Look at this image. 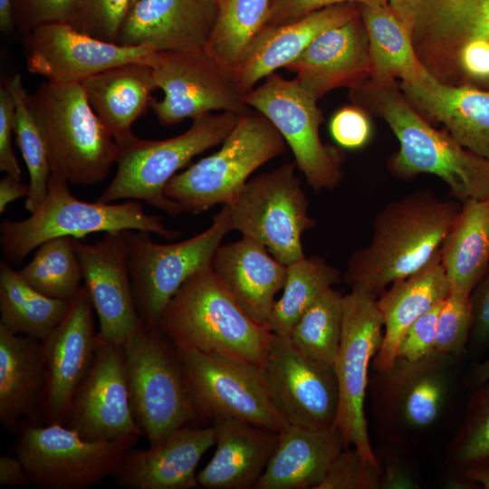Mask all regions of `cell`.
<instances>
[{"label": "cell", "instance_id": "1", "mask_svg": "<svg viewBox=\"0 0 489 489\" xmlns=\"http://www.w3.org/2000/svg\"><path fill=\"white\" fill-rule=\"evenodd\" d=\"M461 206L427 190L389 202L374 219L369 244L350 257L345 282L377 299L394 282L422 270L440 255Z\"/></svg>", "mask_w": 489, "mask_h": 489}, {"label": "cell", "instance_id": "2", "mask_svg": "<svg viewBox=\"0 0 489 489\" xmlns=\"http://www.w3.org/2000/svg\"><path fill=\"white\" fill-rule=\"evenodd\" d=\"M350 90L352 97L369 105L397 137L399 149L388 163L393 174L401 178L435 175L461 203L489 199V159L462 147L446 130L436 129L409 104L397 83L381 86L367 80Z\"/></svg>", "mask_w": 489, "mask_h": 489}, {"label": "cell", "instance_id": "3", "mask_svg": "<svg viewBox=\"0 0 489 489\" xmlns=\"http://www.w3.org/2000/svg\"><path fill=\"white\" fill-rule=\"evenodd\" d=\"M175 348L195 350L263 367L273 333L254 321L220 283L211 265L189 277L155 327Z\"/></svg>", "mask_w": 489, "mask_h": 489}, {"label": "cell", "instance_id": "4", "mask_svg": "<svg viewBox=\"0 0 489 489\" xmlns=\"http://www.w3.org/2000/svg\"><path fill=\"white\" fill-rule=\"evenodd\" d=\"M43 137L51 175L93 185L116 164L118 145L89 103L81 82H44L27 96Z\"/></svg>", "mask_w": 489, "mask_h": 489}, {"label": "cell", "instance_id": "5", "mask_svg": "<svg viewBox=\"0 0 489 489\" xmlns=\"http://www.w3.org/2000/svg\"><path fill=\"white\" fill-rule=\"evenodd\" d=\"M69 183L51 175L43 203L23 220H3L0 248L5 260L19 265L43 243L56 237L83 238L92 233L145 231L174 240L180 232L166 227L161 219L144 211L141 201L88 202L75 197Z\"/></svg>", "mask_w": 489, "mask_h": 489}, {"label": "cell", "instance_id": "6", "mask_svg": "<svg viewBox=\"0 0 489 489\" xmlns=\"http://www.w3.org/2000/svg\"><path fill=\"white\" fill-rule=\"evenodd\" d=\"M235 112L206 113L193 119L184 133L161 140H148L134 134L118 140L117 171L99 201L121 199L146 202L169 216L182 213L164 189L194 157L221 144L240 116Z\"/></svg>", "mask_w": 489, "mask_h": 489}, {"label": "cell", "instance_id": "7", "mask_svg": "<svg viewBox=\"0 0 489 489\" xmlns=\"http://www.w3.org/2000/svg\"><path fill=\"white\" fill-rule=\"evenodd\" d=\"M285 144L264 115L244 113L220 149L175 175L164 193L191 214L226 205L253 172L284 152Z\"/></svg>", "mask_w": 489, "mask_h": 489}, {"label": "cell", "instance_id": "8", "mask_svg": "<svg viewBox=\"0 0 489 489\" xmlns=\"http://www.w3.org/2000/svg\"><path fill=\"white\" fill-rule=\"evenodd\" d=\"M159 333L142 322L123 344L131 408L149 446L199 418L177 351Z\"/></svg>", "mask_w": 489, "mask_h": 489}, {"label": "cell", "instance_id": "9", "mask_svg": "<svg viewBox=\"0 0 489 489\" xmlns=\"http://www.w3.org/2000/svg\"><path fill=\"white\" fill-rule=\"evenodd\" d=\"M139 437L87 440L62 424H31L21 429L14 453L36 487L86 489L111 476Z\"/></svg>", "mask_w": 489, "mask_h": 489}, {"label": "cell", "instance_id": "10", "mask_svg": "<svg viewBox=\"0 0 489 489\" xmlns=\"http://www.w3.org/2000/svg\"><path fill=\"white\" fill-rule=\"evenodd\" d=\"M296 168L287 162L248 179L224 205L232 230L259 242L286 265L305 256L302 235L315 225Z\"/></svg>", "mask_w": 489, "mask_h": 489}, {"label": "cell", "instance_id": "11", "mask_svg": "<svg viewBox=\"0 0 489 489\" xmlns=\"http://www.w3.org/2000/svg\"><path fill=\"white\" fill-rule=\"evenodd\" d=\"M230 231L225 206L214 216L208 228L180 242L158 244L149 232L124 231L133 293L147 327H155L165 306L189 277L211 265Z\"/></svg>", "mask_w": 489, "mask_h": 489}, {"label": "cell", "instance_id": "12", "mask_svg": "<svg viewBox=\"0 0 489 489\" xmlns=\"http://www.w3.org/2000/svg\"><path fill=\"white\" fill-rule=\"evenodd\" d=\"M153 72L161 89V101L150 108L158 122L173 125L213 110L244 114V101L235 75L218 62L206 46L177 51L150 52L142 60Z\"/></svg>", "mask_w": 489, "mask_h": 489}, {"label": "cell", "instance_id": "13", "mask_svg": "<svg viewBox=\"0 0 489 489\" xmlns=\"http://www.w3.org/2000/svg\"><path fill=\"white\" fill-rule=\"evenodd\" d=\"M383 331L375 297L355 288L343 295L341 337L333 363L340 396L334 428L340 433L345 446L355 447L377 465L364 406L369 367L380 349Z\"/></svg>", "mask_w": 489, "mask_h": 489}, {"label": "cell", "instance_id": "14", "mask_svg": "<svg viewBox=\"0 0 489 489\" xmlns=\"http://www.w3.org/2000/svg\"><path fill=\"white\" fill-rule=\"evenodd\" d=\"M199 418L231 417L275 432L289 423L270 395L262 367L176 348Z\"/></svg>", "mask_w": 489, "mask_h": 489}, {"label": "cell", "instance_id": "15", "mask_svg": "<svg viewBox=\"0 0 489 489\" xmlns=\"http://www.w3.org/2000/svg\"><path fill=\"white\" fill-rule=\"evenodd\" d=\"M248 107L264 115L290 147L297 168L315 190L335 188L342 177V156L320 137L322 115L317 99L294 78L273 72L244 93Z\"/></svg>", "mask_w": 489, "mask_h": 489}, {"label": "cell", "instance_id": "16", "mask_svg": "<svg viewBox=\"0 0 489 489\" xmlns=\"http://www.w3.org/2000/svg\"><path fill=\"white\" fill-rule=\"evenodd\" d=\"M421 64L438 81L458 85L463 46L489 40V0H388Z\"/></svg>", "mask_w": 489, "mask_h": 489}, {"label": "cell", "instance_id": "17", "mask_svg": "<svg viewBox=\"0 0 489 489\" xmlns=\"http://www.w3.org/2000/svg\"><path fill=\"white\" fill-rule=\"evenodd\" d=\"M262 369L273 403L290 425L334 427L340 396L333 367L306 356L289 336L273 334Z\"/></svg>", "mask_w": 489, "mask_h": 489}, {"label": "cell", "instance_id": "18", "mask_svg": "<svg viewBox=\"0 0 489 489\" xmlns=\"http://www.w3.org/2000/svg\"><path fill=\"white\" fill-rule=\"evenodd\" d=\"M65 426L87 440L144 436L130 405L123 346L98 337L92 362L74 395Z\"/></svg>", "mask_w": 489, "mask_h": 489}, {"label": "cell", "instance_id": "19", "mask_svg": "<svg viewBox=\"0 0 489 489\" xmlns=\"http://www.w3.org/2000/svg\"><path fill=\"white\" fill-rule=\"evenodd\" d=\"M147 46H123L81 33L67 23L38 26L25 34L26 68L52 82H77L109 68L142 62Z\"/></svg>", "mask_w": 489, "mask_h": 489}, {"label": "cell", "instance_id": "20", "mask_svg": "<svg viewBox=\"0 0 489 489\" xmlns=\"http://www.w3.org/2000/svg\"><path fill=\"white\" fill-rule=\"evenodd\" d=\"M82 280L99 319L98 337L123 346L143 322L135 301L124 231L99 241H75Z\"/></svg>", "mask_w": 489, "mask_h": 489}, {"label": "cell", "instance_id": "21", "mask_svg": "<svg viewBox=\"0 0 489 489\" xmlns=\"http://www.w3.org/2000/svg\"><path fill=\"white\" fill-rule=\"evenodd\" d=\"M93 305L83 284L62 321L42 341L46 368L43 415L65 425L74 395L92 362L97 345Z\"/></svg>", "mask_w": 489, "mask_h": 489}, {"label": "cell", "instance_id": "22", "mask_svg": "<svg viewBox=\"0 0 489 489\" xmlns=\"http://www.w3.org/2000/svg\"><path fill=\"white\" fill-rule=\"evenodd\" d=\"M399 88L425 120L441 123L462 147L489 159V91L441 82L425 67Z\"/></svg>", "mask_w": 489, "mask_h": 489}, {"label": "cell", "instance_id": "23", "mask_svg": "<svg viewBox=\"0 0 489 489\" xmlns=\"http://www.w3.org/2000/svg\"><path fill=\"white\" fill-rule=\"evenodd\" d=\"M216 17V0H137L122 23L117 43L155 52L206 46Z\"/></svg>", "mask_w": 489, "mask_h": 489}, {"label": "cell", "instance_id": "24", "mask_svg": "<svg viewBox=\"0 0 489 489\" xmlns=\"http://www.w3.org/2000/svg\"><path fill=\"white\" fill-rule=\"evenodd\" d=\"M285 68L314 98L340 87H357L370 78L369 41L360 14L319 34Z\"/></svg>", "mask_w": 489, "mask_h": 489}, {"label": "cell", "instance_id": "25", "mask_svg": "<svg viewBox=\"0 0 489 489\" xmlns=\"http://www.w3.org/2000/svg\"><path fill=\"white\" fill-rule=\"evenodd\" d=\"M216 445L214 427H182L149 449L131 450L111 477L125 489H191L198 486L196 469Z\"/></svg>", "mask_w": 489, "mask_h": 489}, {"label": "cell", "instance_id": "26", "mask_svg": "<svg viewBox=\"0 0 489 489\" xmlns=\"http://www.w3.org/2000/svg\"><path fill=\"white\" fill-rule=\"evenodd\" d=\"M211 268L238 305L254 321L266 325L275 295L283 289L287 265L259 242L242 235L218 247Z\"/></svg>", "mask_w": 489, "mask_h": 489}, {"label": "cell", "instance_id": "27", "mask_svg": "<svg viewBox=\"0 0 489 489\" xmlns=\"http://www.w3.org/2000/svg\"><path fill=\"white\" fill-rule=\"evenodd\" d=\"M213 427L216 449L197 474L198 486L254 488L278 445L280 432L225 417L214 418Z\"/></svg>", "mask_w": 489, "mask_h": 489}, {"label": "cell", "instance_id": "28", "mask_svg": "<svg viewBox=\"0 0 489 489\" xmlns=\"http://www.w3.org/2000/svg\"><path fill=\"white\" fill-rule=\"evenodd\" d=\"M359 14L354 3H344L267 27L250 47L236 72L240 90L248 92L260 80L295 60L319 34Z\"/></svg>", "mask_w": 489, "mask_h": 489}, {"label": "cell", "instance_id": "29", "mask_svg": "<svg viewBox=\"0 0 489 489\" xmlns=\"http://www.w3.org/2000/svg\"><path fill=\"white\" fill-rule=\"evenodd\" d=\"M46 368L42 341L0 325V422L14 431L24 417L39 425L44 417Z\"/></svg>", "mask_w": 489, "mask_h": 489}, {"label": "cell", "instance_id": "30", "mask_svg": "<svg viewBox=\"0 0 489 489\" xmlns=\"http://www.w3.org/2000/svg\"><path fill=\"white\" fill-rule=\"evenodd\" d=\"M449 356L437 351L417 361L397 358L381 377V401L402 424L425 428L435 422L445 404Z\"/></svg>", "mask_w": 489, "mask_h": 489}, {"label": "cell", "instance_id": "31", "mask_svg": "<svg viewBox=\"0 0 489 489\" xmlns=\"http://www.w3.org/2000/svg\"><path fill=\"white\" fill-rule=\"evenodd\" d=\"M389 286L377 298L384 325L382 344L372 360L377 372L390 369L406 331L451 292L441 254L422 270Z\"/></svg>", "mask_w": 489, "mask_h": 489}, {"label": "cell", "instance_id": "32", "mask_svg": "<svg viewBox=\"0 0 489 489\" xmlns=\"http://www.w3.org/2000/svg\"><path fill=\"white\" fill-rule=\"evenodd\" d=\"M345 447L334 427L288 425L254 489H316Z\"/></svg>", "mask_w": 489, "mask_h": 489}, {"label": "cell", "instance_id": "33", "mask_svg": "<svg viewBox=\"0 0 489 489\" xmlns=\"http://www.w3.org/2000/svg\"><path fill=\"white\" fill-rule=\"evenodd\" d=\"M95 114L116 141L132 135V124L150 108L157 88L142 62L120 64L80 82Z\"/></svg>", "mask_w": 489, "mask_h": 489}, {"label": "cell", "instance_id": "34", "mask_svg": "<svg viewBox=\"0 0 489 489\" xmlns=\"http://www.w3.org/2000/svg\"><path fill=\"white\" fill-rule=\"evenodd\" d=\"M451 291L470 294L489 269V199L462 203L441 249Z\"/></svg>", "mask_w": 489, "mask_h": 489}, {"label": "cell", "instance_id": "35", "mask_svg": "<svg viewBox=\"0 0 489 489\" xmlns=\"http://www.w3.org/2000/svg\"><path fill=\"white\" fill-rule=\"evenodd\" d=\"M369 41L371 74L377 85L408 81L423 69L410 37L388 3L361 4L360 12Z\"/></svg>", "mask_w": 489, "mask_h": 489}, {"label": "cell", "instance_id": "36", "mask_svg": "<svg viewBox=\"0 0 489 489\" xmlns=\"http://www.w3.org/2000/svg\"><path fill=\"white\" fill-rule=\"evenodd\" d=\"M71 300L48 297L28 284L5 260L0 262V325L44 340L62 321Z\"/></svg>", "mask_w": 489, "mask_h": 489}, {"label": "cell", "instance_id": "37", "mask_svg": "<svg viewBox=\"0 0 489 489\" xmlns=\"http://www.w3.org/2000/svg\"><path fill=\"white\" fill-rule=\"evenodd\" d=\"M216 2V22L206 47L235 75L250 47L269 26L277 0Z\"/></svg>", "mask_w": 489, "mask_h": 489}, {"label": "cell", "instance_id": "38", "mask_svg": "<svg viewBox=\"0 0 489 489\" xmlns=\"http://www.w3.org/2000/svg\"><path fill=\"white\" fill-rule=\"evenodd\" d=\"M340 279V271L319 256H304L288 264L283 294L274 302L267 328L273 334L288 336L311 304Z\"/></svg>", "mask_w": 489, "mask_h": 489}, {"label": "cell", "instance_id": "39", "mask_svg": "<svg viewBox=\"0 0 489 489\" xmlns=\"http://www.w3.org/2000/svg\"><path fill=\"white\" fill-rule=\"evenodd\" d=\"M76 238L61 236L43 243L18 273L33 288L55 299L72 300L82 281Z\"/></svg>", "mask_w": 489, "mask_h": 489}, {"label": "cell", "instance_id": "40", "mask_svg": "<svg viewBox=\"0 0 489 489\" xmlns=\"http://www.w3.org/2000/svg\"><path fill=\"white\" fill-rule=\"evenodd\" d=\"M342 316L343 295L333 287L329 288L302 314L288 336L306 356L333 367L340 342Z\"/></svg>", "mask_w": 489, "mask_h": 489}, {"label": "cell", "instance_id": "41", "mask_svg": "<svg viewBox=\"0 0 489 489\" xmlns=\"http://www.w3.org/2000/svg\"><path fill=\"white\" fill-rule=\"evenodd\" d=\"M15 101L14 135L29 173V195L24 204L32 213L43 201L51 177L45 145L28 105V92L20 74L5 82Z\"/></svg>", "mask_w": 489, "mask_h": 489}, {"label": "cell", "instance_id": "42", "mask_svg": "<svg viewBox=\"0 0 489 489\" xmlns=\"http://www.w3.org/2000/svg\"><path fill=\"white\" fill-rule=\"evenodd\" d=\"M475 388L450 451L462 469L489 463V379Z\"/></svg>", "mask_w": 489, "mask_h": 489}, {"label": "cell", "instance_id": "43", "mask_svg": "<svg viewBox=\"0 0 489 489\" xmlns=\"http://www.w3.org/2000/svg\"><path fill=\"white\" fill-rule=\"evenodd\" d=\"M472 330L469 294L451 291L441 302L436 321V351L451 358L465 350Z\"/></svg>", "mask_w": 489, "mask_h": 489}, {"label": "cell", "instance_id": "44", "mask_svg": "<svg viewBox=\"0 0 489 489\" xmlns=\"http://www.w3.org/2000/svg\"><path fill=\"white\" fill-rule=\"evenodd\" d=\"M131 0H80L69 23L81 33L117 43Z\"/></svg>", "mask_w": 489, "mask_h": 489}, {"label": "cell", "instance_id": "45", "mask_svg": "<svg viewBox=\"0 0 489 489\" xmlns=\"http://www.w3.org/2000/svg\"><path fill=\"white\" fill-rule=\"evenodd\" d=\"M383 486L379 464L369 462L353 446H345L331 464L316 489H378Z\"/></svg>", "mask_w": 489, "mask_h": 489}, {"label": "cell", "instance_id": "46", "mask_svg": "<svg viewBox=\"0 0 489 489\" xmlns=\"http://www.w3.org/2000/svg\"><path fill=\"white\" fill-rule=\"evenodd\" d=\"M80 0H13L14 24L24 34L53 23L69 24Z\"/></svg>", "mask_w": 489, "mask_h": 489}, {"label": "cell", "instance_id": "47", "mask_svg": "<svg viewBox=\"0 0 489 489\" xmlns=\"http://www.w3.org/2000/svg\"><path fill=\"white\" fill-rule=\"evenodd\" d=\"M441 302L406 331L398 344V358L417 361L436 352V321Z\"/></svg>", "mask_w": 489, "mask_h": 489}, {"label": "cell", "instance_id": "48", "mask_svg": "<svg viewBox=\"0 0 489 489\" xmlns=\"http://www.w3.org/2000/svg\"><path fill=\"white\" fill-rule=\"evenodd\" d=\"M330 131L335 142L344 149H360L371 136L370 121L365 111L356 106L339 110L331 118Z\"/></svg>", "mask_w": 489, "mask_h": 489}, {"label": "cell", "instance_id": "49", "mask_svg": "<svg viewBox=\"0 0 489 489\" xmlns=\"http://www.w3.org/2000/svg\"><path fill=\"white\" fill-rule=\"evenodd\" d=\"M15 101L5 82L0 87V169L21 179V168L13 149Z\"/></svg>", "mask_w": 489, "mask_h": 489}, {"label": "cell", "instance_id": "50", "mask_svg": "<svg viewBox=\"0 0 489 489\" xmlns=\"http://www.w3.org/2000/svg\"><path fill=\"white\" fill-rule=\"evenodd\" d=\"M472 310L471 340L474 348L489 343V269L469 294Z\"/></svg>", "mask_w": 489, "mask_h": 489}, {"label": "cell", "instance_id": "51", "mask_svg": "<svg viewBox=\"0 0 489 489\" xmlns=\"http://www.w3.org/2000/svg\"><path fill=\"white\" fill-rule=\"evenodd\" d=\"M356 2L388 3V0H277L269 26L283 24L334 5Z\"/></svg>", "mask_w": 489, "mask_h": 489}, {"label": "cell", "instance_id": "52", "mask_svg": "<svg viewBox=\"0 0 489 489\" xmlns=\"http://www.w3.org/2000/svg\"><path fill=\"white\" fill-rule=\"evenodd\" d=\"M459 67L463 76L489 80V40L466 43L459 53Z\"/></svg>", "mask_w": 489, "mask_h": 489}, {"label": "cell", "instance_id": "53", "mask_svg": "<svg viewBox=\"0 0 489 489\" xmlns=\"http://www.w3.org/2000/svg\"><path fill=\"white\" fill-rule=\"evenodd\" d=\"M32 484L29 475L15 455H5L0 456V485L26 487Z\"/></svg>", "mask_w": 489, "mask_h": 489}, {"label": "cell", "instance_id": "54", "mask_svg": "<svg viewBox=\"0 0 489 489\" xmlns=\"http://www.w3.org/2000/svg\"><path fill=\"white\" fill-rule=\"evenodd\" d=\"M29 185L24 184L21 179L6 175L0 180V213H4L6 206L23 197H28Z\"/></svg>", "mask_w": 489, "mask_h": 489}, {"label": "cell", "instance_id": "55", "mask_svg": "<svg viewBox=\"0 0 489 489\" xmlns=\"http://www.w3.org/2000/svg\"><path fill=\"white\" fill-rule=\"evenodd\" d=\"M462 475L472 484L489 489V463L462 469Z\"/></svg>", "mask_w": 489, "mask_h": 489}, {"label": "cell", "instance_id": "56", "mask_svg": "<svg viewBox=\"0 0 489 489\" xmlns=\"http://www.w3.org/2000/svg\"><path fill=\"white\" fill-rule=\"evenodd\" d=\"M13 0H0V28L6 33L14 26Z\"/></svg>", "mask_w": 489, "mask_h": 489}, {"label": "cell", "instance_id": "57", "mask_svg": "<svg viewBox=\"0 0 489 489\" xmlns=\"http://www.w3.org/2000/svg\"><path fill=\"white\" fill-rule=\"evenodd\" d=\"M489 379V357L481 362L474 370L471 380L477 386Z\"/></svg>", "mask_w": 489, "mask_h": 489}, {"label": "cell", "instance_id": "58", "mask_svg": "<svg viewBox=\"0 0 489 489\" xmlns=\"http://www.w3.org/2000/svg\"><path fill=\"white\" fill-rule=\"evenodd\" d=\"M137 0H131V5L130 6L136 2Z\"/></svg>", "mask_w": 489, "mask_h": 489}]
</instances>
